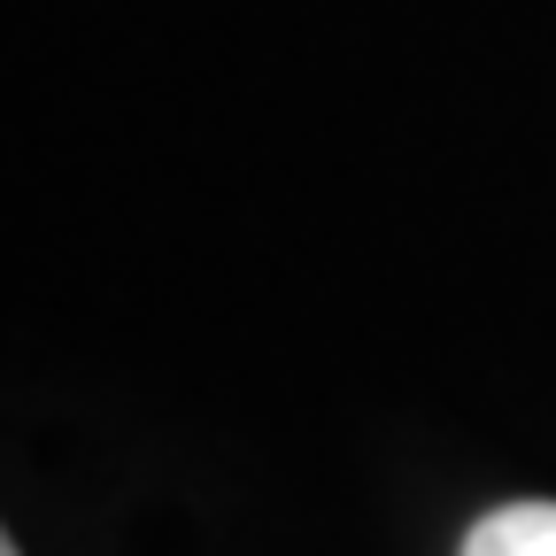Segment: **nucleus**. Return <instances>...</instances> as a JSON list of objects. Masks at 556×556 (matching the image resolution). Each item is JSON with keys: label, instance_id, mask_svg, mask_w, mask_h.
<instances>
[{"label": "nucleus", "instance_id": "nucleus-1", "mask_svg": "<svg viewBox=\"0 0 556 556\" xmlns=\"http://www.w3.org/2000/svg\"><path fill=\"white\" fill-rule=\"evenodd\" d=\"M456 556H556V503H503L486 510Z\"/></svg>", "mask_w": 556, "mask_h": 556}, {"label": "nucleus", "instance_id": "nucleus-2", "mask_svg": "<svg viewBox=\"0 0 556 556\" xmlns=\"http://www.w3.org/2000/svg\"><path fill=\"white\" fill-rule=\"evenodd\" d=\"M0 556H16V541H9V533H0Z\"/></svg>", "mask_w": 556, "mask_h": 556}]
</instances>
